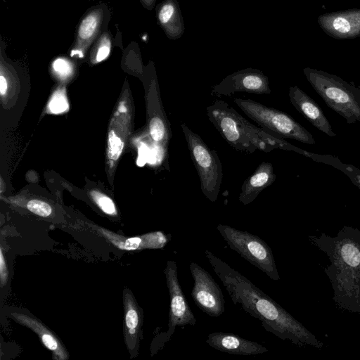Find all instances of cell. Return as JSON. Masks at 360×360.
<instances>
[{
    "label": "cell",
    "instance_id": "3",
    "mask_svg": "<svg viewBox=\"0 0 360 360\" xmlns=\"http://www.w3.org/2000/svg\"><path fill=\"white\" fill-rule=\"evenodd\" d=\"M206 112L221 136L237 151L252 154L257 150L269 153L281 149L307 157L309 152L252 124L224 101H215L206 108Z\"/></svg>",
    "mask_w": 360,
    "mask_h": 360
},
{
    "label": "cell",
    "instance_id": "12",
    "mask_svg": "<svg viewBox=\"0 0 360 360\" xmlns=\"http://www.w3.org/2000/svg\"><path fill=\"white\" fill-rule=\"evenodd\" d=\"M206 342L218 351L231 354L257 355L268 351V349L259 343L231 333L214 332L210 333Z\"/></svg>",
    "mask_w": 360,
    "mask_h": 360
},
{
    "label": "cell",
    "instance_id": "6",
    "mask_svg": "<svg viewBox=\"0 0 360 360\" xmlns=\"http://www.w3.org/2000/svg\"><path fill=\"white\" fill-rule=\"evenodd\" d=\"M181 127L199 176L202 192L210 201L214 202L217 200L223 178L222 165L217 153L186 124L182 123Z\"/></svg>",
    "mask_w": 360,
    "mask_h": 360
},
{
    "label": "cell",
    "instance_id": "2",
    "mask_svg": "<svg viewBox=\"0 0 360 360\" xmlns=\"http://www.w3.org/2000/svg\"><path fill=\"white\" fill-rule=\"evenodd\" d=\"M309 240L330 262L324 271L333 290V301L343 310L359 314L360 231L345 226L334 237L322 233L309 236Z\"/></svg>",
    "mask_w": 360,
    "mask_h": 360
},
{
    "label": "cell",
    "instance_id": "8",
    "mask_svg": "<svg viewBox=\"0 0 360 360\" xmlns=\"http://www.w3.org/2000/svg\"><path fill=\"white\" fill-rule=\"evenodd\" d=\"M193 287L191 297L196 306L210 316L218 317L225 310L222 291L212 276L195 262L190 264Z\"/></svg>",
    "mask_w": 360,
    "mask_h": 360
},
{
    "label": "cell",
    "instance_id": "19",
    "mask_svg": "<svg viewBox=\"0 0 360 360\" xmlns=\"http://www.w3.org/2000/svg\"><path fill=\"white\" fill-rule=\"evenodd\" d=\"M94 199L99 207L105 213L110 215L116 214V209L113 201L108 196L96 193L93 194Z\"/></svg>",
    "mask_w": 360,
    "mask_h": 360
},
{
    "label": "cell",
    "instance_id": "24",
    "mask_svg": "<svg viewBox=\"0 0 360 360\" xmlns=\"http://www.w3.org/2000/svg\"><path fill=\"white\" fill-rule=\"evenodd\" d=\"M44 345L50 350L56 351L58 348L57 340L49 333H44L41 336Z\"/></svg>",
    "mask_w": 360,
    "mask_h": 360
},
{
    "label": "cell",
    "instance_id": "1",
    "mask_svg": "<svg viewBox=\"0 0 360 360\" xmlns=\"http://www.w3.org/2000/svg\"><path fill=\"white\" fill-rule=\"evenodd\" d=\"M205 254L233 304L259 320L266 331L300 347H323L321 341L245 276L210 251Z\"/></svg>",
    "mask_w": 360,
    "mask_h": 360
},
{
    "label": "cell",
    "instance_id": "17",
    "mask_svg": "<svg viewBox=\"0 0 360 360\" xmlns=\"http://www.w3.org/2000/svg\"><path fill=\"white\" fill-rule=\"evenodd\" d=\"M49 108L52 113L63 112L68 109V102L62 91H58L52 96Z\"/></svg>",
    "mask_w": 360,
    "mask_h": 360
},
{
    "label": "cell",
    "instance_id": "13",
    "mask_svg": "<svg viewBox=\"0 0 360 360\" xmlns=\"http://www.w3.org/2000/svg\"><path fill=\"white\" fill-rule=\"evenodd\" d=\"M276 178L273 165L263 161L243 182L239 201L244 205L251 203L262 191L273 184Z\"/></svg>",
    "mask_w": 360,
    "mask_h": 360
},
{
    "label": "cell",
    "instance_id": "4",
    "mask_svg": "<svg viewBox=\"0 0 360 360\" xmlns=\"http://www.w3.org/2000/svg\"><path fill=\"white\" fill-rule=\"evenodd\" d=\"M307 79L326 104L344 117L348 124L360 122V86L338 77L309 72Z\"/></svg>",
    "mask_w": 360,
    "mask_h": 360
},
{
    "label": "cell",
    "instance_id": "23",
    "mask_svg": "<svg viewBox=\"0 0 360 360\" xmlns=\"http://www.w3.org/2000/svg\"><path fill=\"white\" fill-rule=\"evenodd\" d=\"M174 13V7L171 4H166L162 6L159 13V20L162 23L167 22Z\"/></svg>",
    "mask_w": 360,
    "mask_h": 360
},
{
    "label": "cell",
    "instance_id": "9",
    "mask_svg": "<svg viewBox=\"0 0 360 360\" xmlns=\"http://www.w3.org/2000/svg\"><path fill=\"white\" fill-rule=\"evenodd\" d=\"M165 274L170 300L168 330L165 337L167 342L172 338L176 327L186 325L194 326L196 319L179 282L177 264L174 261L167 262Z\"/></svg>",
    "mask_w": 360,
    "mask_h": 360
},
{
    "label": "cell",
    "instance_id": "10",
    "mask_svg": "<svg viewBox=\"0 0 360 360\" xmlns=\"http://www.w3.org/2000/svg\"><path fill=\"white\" fill-rule=\"evenodd\" d=\"M239 92L269 94L271 91L267 77L261 72L245 71L229 76L215 85L211 95L216 97L231 96Z\"/></svg>",
    "mask_w": 360,
    "mask_h": 360
},
{
    "label": "cell",
    "instance_id": "14",
    "mask_svg": "<svg viewBox=\"0 0 360 360\" xmlns=\"http://www.w3.org/2000/svg\"><path fill=\"white\" fill-rule=\"evenodd\" d=\"M309 157L317 162L327 163L343 171L352 181L360 189V170L356 167L342 163L338 159L331 155H321L309 153Z\"/></svg>",
    "mask_w": 360,
    "mask_h": 360
},
{
    "label": "cell",
    "instance_id": "25",
    "mask_svg": "<svg viewBox=\"0 0 360 360\" xmlns=\"http://www.w3.org/2000/svg\"><path fill=\"white\" fill-rule=\"evenodd\" d=\"M110 43H105L101 46L96 53V61L101 62L105 60L110 54Z\"/></svg>",
    "mask_w": 360,
    "mask_h": 360
},
{
    "label": "cell",
    "instance_id": "22",
    "mask_svg": "<svg viewBox=\"0 0 360 360\" xmlns=\"http://www.w3.org/2000/svg\"><path fill=\"white\" fill-rule=\"evenodd\" d=\"M335 30L340 33H347L350 30V23L345 18L338 17L333 22Z\"/></svg>",
    "mask_w": 360,
    "mask_h": 360
},
{
    "label": "cell",
    "instance_id": "26",
    "mask_svg": "<svg viewBox=\"0 0 360 360\" xmlns=\"http://www.w3.org/2000/svg\"><path fill=\"white\" fill-rule=\"evenodd\" d=\"M0 255H1V257H0V258H1L0 259H1V262H0L1 280L2 285H3L5 281H6V280H7L8 274H7V269H6V266L5 264V261H4V257L2 250H1Z\"/></svg>",
    "mask_w": 360,
    "mask_h": 360
},
{
    "label": "cell",
    "instance_id": "7",
    "mask_svg": "<svg viewBox=\"0 0 360 360\" xmlns=\"http://www.w3.org/2000/svg\"><path fill=\"white\" fill-rule=\"evenodd\" d=\"M217 229L231 249L271 279L280 280L273 252L265 241L257 236L229 225L219 224Z\"/></svg>",
    "mask_w": 360,
    "mask_h": 360
},
{
    "label": "cell",
    "instance_id": "16",
    "mask_svg": "<svg viewBox=\"0 0 360 360\" xmlns=\"http://www.w3.org/2000/svg\"><path fill=\"white\" fill-rule=\"evenodd\" d=\"M122 149L123 143L121 139L113 131H110L108 134V154L109 158L112 160H117L122 153Z\"/></svg>",
    "mask_w": 360,
    "mask_h": 360
},
{
    "label": "cell",
    "instance_id": "15",
    "mask_svg": "<svg viewBox=\"0 0 360 360\" xmlns=\"http://www.w3.org/2000/svg\"><path fill=\"white\" fill-rule=\"evenodd\" d=\"M98 20L96 15L91 14L86 17L79 25L78 34L81 39H88L91 38L98 26Z\"/></svg>",
    "mask_w": 360,
    "mask_h": 360
},
{
    "label": "cell",
    "instance_id": "5",
    "mask_svg": "<svg viewBox=\"0 0 360 360\" xmlns=\"http://www.w3.org/2000/svg\"><path fill=\"white\" fill-rule=\"evenodd\" d=\"M234 103L249 118L269 133L303 143L315 144L311 134L286 112L250 98H235Z\"/></svg>",
    "mask_w": 360,
    "mask_h": 360
},
{
    "label": "cell",
    "instance_id": "18",
    "mask_svg": "<svg viewBox=\"0 0 360 360\" xmlns=\"http://www.w3.org/2000/svg\"><path fill=\"white\" fill-rule=\"evenodd\" d=\"M27 207L32 213L41 217H48L52 213L51 207L47 202L39 200H30Z\"/></svg>",
    "mask_w": 360,
    "mask_h": 360
},
{
    "label": "cell",
    "instance_id": "21",
    "mask_svg": "<svg viewBox=\"0 0 360 360\" xmlns=\"http://www.w3.org/2000/svg\"><path fill=\"white\" fill-rule=\"evenodd\" d=\"M54 71L61 77H67L72 71L71 65L68 61L63 58H58L53 63Z\"/></svg>",
    "mask_w": 360,
    "mask_h": 360
},
{
    "label": "cell",
    "instance_id": "11",
    "mask_svg": "<svg viewBox=\"0 0 360 360\" xmlns=\"http://www.w3.org/2000/svg\"><path fill=\"white\" fill-rule=\"evenodd\" d=\"M288 96L297 111L314 127L330 137L336 136L321 108L307 94L294 86L290 87Z\"/></svg>",
    "mask_w": 360,
    "mask_h": 360
},
{
    "label": "cell",
    "instance_id": "20",
    "mask_svg": "<svg viewBox=\"0 0 360 360\" xmlns=\"http://www.w3.org/2000/svg\"><path fill=\"white\" fill-rule=\"evenodd\" d=\"M139 318L137 311L134 308L129 309L126 313L125 322L130 333H135L136 329L139 325Z\"/></svg>",
    "mask_w": 360,
    "mask_h": 360
},
{
    "label": "cell",
    "instance_id": "27",
    "mask_svg": "<svg viewBox=\"0 0 360 360\" xmlns=\"http://www.w3.org/2000/svg\"><path fill=\"white\" fill-rule=\"evenodd\" d=\"M7 91V81L3 75L0 76V93L4 96Z\"/></svg>",
    "mask_w": 360,
    "mask_h": 360
},
{
    "label": "cell",
    "instance_id": "28",
    "mask_svg": "<svg viewBox=\"0 0 360 360\" xmlns=\"http://www.w3.org/2000/svg\"><path fill=\"white\" fill-rule=\"evenodd\" d=\"M120 111L121 112H124L126 110V108L124 107V105H120V108H119Z\"/></svg>",
    "mask_w": 360,
    "mask_h": 360
}]
</instances>
